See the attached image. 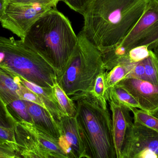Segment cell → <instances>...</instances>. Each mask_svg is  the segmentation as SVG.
Masks as SVG:
<instances>
[{"label":"cell","mask_w":158,"mask_h":158,"mask_svg":"<svg viewBox=\"0 0 158 158\" xmlns=\"http://www.w3.org/2000/svg\"><path fill=\"white\" fill-rule=\"evenodd\" d=\"M150 0H92L79 32L102 54L113 51L132 29Z\"/></svg>","instance_id":"cell-1"},{"label":"cell","mask_w":158,"mask_h":158,"mask_svg":"<svg viewBox=\"0 0 158 158\" xmlns=\"http://www.w3.org/2000/svg\"><path fill=\"white\" fill-rule=\"evenodd\" d=\"M54 69L57 79L64 71L78 42L71 22L52 8L31 27L24 40Z\"/></svg>","instance_id":"cell-2"},{"label":"cell","mask_w":158,"mask_h":158,"mask_svg":"<svg viewBox=\"0 0 158 158\" xmlns=\"http://www.w3.org/2000/svg\"><path fill=\"white\" fill-rule=\"evenodd\" d=\"M76 118L85 150V158H117L112 119L90 93L72 97Z\"/></svg>","instance_id":"cell-3"},{"label":"cell","mask_w":158,"mask_h":158,"mask_svg":"<svg viewBox=\"0 0 158 158\" xmlns=\"http://www.w3.org/2000/svg\"><path fill=\"white\" fill-rule=\"evenodd\" d=\"M0 67L44 88L57 82L54 69L22 40L0 36Z\"/></svg>","instance_id":"cell-4"},{"label":"cell","mask_w":158,"mask_h":158,"mask_svg":"<svg viewBox=\"0 0 158 158\" xmlns=\"http://www.w3.org/2000/svg\"><path fill=\"white\" fill-rule=\"evenodd\" d=\"M71 57L57 82L69 96L90 93L97 77L106 72L103 54L79 33Z\"/></svg>","instance_id":"cell-5"},{"label":"cell","mask_w":158,"mask_h":158,"mask_svg":"<svg viewBox=\"0 0 158 158\" xmlns=\"http://www.w3.org/2000/svg\"><path fill=\"white\" fill-rule=\"evenodd\" d=\"M146 46L152 50L158 46V0H150L139 20L113 51L103 54L105 68L110 69L118 58L133 48Z\"/></svg>","instance_id":"cell-6"},{"label":"cell","mask_w":158,"mask_h":158,"mask_svg":"<svg viewBox=\"0 0 158 158\" xmlns=\"http://www.w3.org/2000/svg\"><path fill=\"white\" fill-rule=\"evenodd\" d=\"M52 7L19 4L7 2L1 23L2 27L23 40L31 27Z\"/></svg>","instance_id":"cell-7"},{"label":"cell","mask_w":158,"mask_h":158,"mask_svg":"<svg viewBox=\"0 0 158 158\" xmlns=\"http://www.w3.org/2000/svg\"><path fill=\"white\" fill-rule=\"evenodd\" d=\"M144 150L153 151L158 156V132L133 123L129 127L121 158H134Z\"/></svg>","instance_id":"cell-8"},{"label":"cell","mask_w":158,"mask_h":158,"mask_svg":"<svg viewBox=\"0 0 158 158\" xmlns=\"http://www.w3.org/2000/svg\"><path fill=\"white\" fill-rule=\"evenodd\" d=\"M117 85L125 88L139 103L140 109L152 114L158 110V85L145 80L125 78Z\"/></svg>","instance_id":"cell-9"},{"label":"cell","mask_w":158,"mask_h":158,"mask_svg":"<svg viewBox=\"0 0 158 158\" xmlns=\"http://www.w3.org/2000/svg\"><path fill=\"white\" fill-rule=\"evenodd\" d=\"M58 124L61 132L58 142L66 155L73 158H85V150L76 118L63 115Z\"/></svg>","instance_id":"cell-10"},{"label":"cell","mask_w":158,"mask_h":158,"mask_svg":"<svg viewBox=\"0 0 158 158\" xmlns=\"http://www.w3.org/2000/svg\"><path fill=\"white\" fill-rule=\"evenodd\" d=\"M112 112V133L117 158H121L128 130L133 123L129 109L120 106L109 98H107Z\"/></svg>","instance_id":"cell-11"},{"label":"cell","mask_w":158,"mask_h":158,"mask_svg":"<svg viewBox=\"0 0 158 158\" xmlns=\"http://www.w3.org/2000/svg\"><path fill=\"white\" fill-rule=\"evenodd\" d=\"M25 101L33 125L44 133L59 140L61 136L60 128L57 121L51 113L38 104Z\"/></svg>","instance_id":"cell-12"},{"label":"cell","mask_w":158,"mask_h":158,"mask_svg":"<svg viewBox=\"0 0 158 158\" xmlns=\"http://www.w3.org/2000/svg\"><path fill=\"white\" fill-rule=\"evenodd\" d=\"M20 85L18 75L0 67V100L7 106L20 99L19 94Z\"/></svg>","instance_id":"cell-13"},{"label":"cell","mask_w":158,"mask_h":158,"mask_svg":"<svg viewBox=\"0 0 158 158\" xmlns=\"http://www.w3.org/2000/svg\"><path fill=\"white\" fill-rule=\"evenodd\" d=\"M19 81L21 84L36 94L44 103L46 109L51 113L58 123L62 116L64 115L60 108L53 92L52 88H44L27 81L19 76Z\"/></svg>","instance_id":"cell-14"},{"label":"cell","mask_w":158,"mask_h":158,"mask_svg":"<svg viewBox=\"0 0 158 158\" xmlns=\"http://www.w3.org/2000/svg\"><path fill=\"white\" fill-rule=\"evenodd\" d=\"M106 94L107 98H110L117 104L129 109L131 111L133 108L140 109L136 99L122 86L116 85L108 90Z\"/></svg>","instance_id":"cell-15"},{"label":"cell","mask_w":158,"mask_h":158,"mask_svg":"<svg viewBox=\"0 0 158 158\" xmlns=\"http://www.w3.org/2000/svg\"><path fill=\"white\" fill-rule=\"evenodd\" d=\"M135 63L118 64L111 70L105 72V82L106 91L117 85L122 80L126 78L132 70Z\"/></svg>","instance_id":"cell-16"},{"label":"cell","mask_w":158,"mask_h":158,"mask_svg":"<svg viewBox=\"0 0 158 158\" xmlns=\"http://www.w3.org/2000/svg\"><path fill=\"white\" fill-rule=\"evenodd\" d=\"M52 90L56 99L64 115L76 117L77 110L75 101L69 97L57 82L55 84Z\"/></svg>","instance_id":"cell-17"},{"label":"cell","mask_w":158,"mask_h":158,"mask_svg":"<svg viewBox=\"0 0 158 158\" xmlns=\"http://www.w3.org/2000/svg\"><path fill=\"white\" fill-rule=\"evenodd\" d=\"M6 106L17 123L26 122L33 124L25 100L22 99L14 100L8 104Z\"/></svg>","instance_id":"cell-18"},{"label":"cell","mask_w":158,"mask_h":158,"mask_svg":"<svg viewBox=\"0 0 158 158\" xmlns=\"http://www.w3.org/2000/svg\"><path fill=\"white\" fill-rule=\"evenodd\" d=\"M146 81L158 85V60L152 50L149 56L143 60Z\"/></svg>","instance_id":"cell-19"},{"label":"cell","mask_w":158,"mask_h":158,"mask_svg":"<svg viewBox=\"0 0 158 158\" xmlns=\"http://www.w3.org/2000/svg\"><path fill=\"white\" fill-rule=\"evenodd\" d=\"M105 72L100 73L97 77L94 88L90 94L98 101L104 109H107V99L105 82Z\"/></svg>","instance_id":"cell-20"},{"label":"cell","mask_w":158,"mask_h":158,"mask_svg":"<svg viewBox=\"0 0 158 158\" xmlns=\"http://www.w3.org/2000/svg\"><path fill=\"white\" fill-rule=\"evenodd\" d=\"M134 123L141 124L158 132V118L142 110L133 108Z\"/></svg>","instance_id":"cell-21"},{"label":"cell","mask_w":158,"mask_h":158,"mask_svg":"<svg viewBox=\"0 0 158 158\" xmlns=\"http://www.w3.org/2000/svg\"><path fill=\"white\" fill-rule=\"evenodd\" d=\"M150 53V50L148 49L147 46H139L133 48L127 53V54L119 57L118 59H123L131 63H137L143 61L148 57Z\"/></svg>","instance_id":"cell-22"},{"label":"cell","mask_w":158,"mask_h":158,"mask_svg":"<svg viewBox=\"0 0 158 158\" xmlns=\"http://www.w3.org/2000/svg\"><path fill=\"white\" fill-rule=\"evenodd\" d=\"M17 123L11 116L6 105L0 100V127L14 129Z\"/></svg>","instance_id":"cell-23"},{"label":"cell","mask_w":158,"mask_h":158,"mask_svg":"<svg viewBox=\"0 0 158 158\" xmlns=\"http://www.w3.org/2000/svg\"><path fill=\"white\" fill-rule=\"evenodd\" d=\"M14 129L0 127V145L10 146L19 152Z\"/></svg>","instance_id":"cell-24"},{"label":"cell","mask_w":158,"mask_h":158,"mask_svg":"<svg viewBox=\"0 0 158 158\" xmlns=\"http://www.w3.org/2000/svg\"><path fill=\"white\" fill-rule=\"evenodd\" d=\"M19 94L20 99L38 104L47 109L44 103L42 101L40 97L34 92H32L21 84Z\"/></svg>","instance_id":"cell-25"},{"label":"cell","mask_w":158,"mask_h":158,"mask_svg":"<svg viewBox=\"0 0 158 158\" xmlns=\"http://www.w3.org/2000/svg\"><path fill=\"white\" fill-rule=\"evenodd\" d=\"M7 2L19 4L40 5L56 8L60 0H6Z\"/></svg>","instance_id":"cell-26"},{"label":"cell","mask_w":158,"mask_h":158,"mask_svg":"<svg viewBox=\"0 0 158 158\" xmlns=\"http://www.w3.org/2000/svg\"><path fill=\"white\" fill-rule=\"evenodd\" d=\"M92 0H60L71 9L82 15L85 9Z\"/></svg>","instance_id":"cell-27"},{"label":"cell","mask_w":158,"mask_h":158,"mask_svg":"<svg viewBox=\"0 0 158 158\" xmlns=\"http://www.w3.org/2000/svg\"><path fill=\"white\" fill-rule=\"evenodd\" d=\"M126 78H133L146 81L145 70L143 61L135 63L131 73Z\"/></svg>","instance_id":"cell-28"},{"label":"cell","mask_w":158,"mask_h":158,"mask_svg":"<svg viewBox=\"0 0 158 158\" xmlns=\"http://www.w3.org/2000/svg\"><path fill=\"white\" fill-rule=\"evenodd\" d=\"M0 158H22L19 152L8 145H0Z\"/></svg>","instance_id":"cell-29"},{"label":"cell","mask_w":158,"mask_h":158,"mask_svg":"<svg viewBox=\"0 0 158 158\" xmlns=\"http://www.w3.org/2000/svg\"><path fill=\"white\" fill-rule=\"evenodd\" d=\"M41 150H42L47 158H71L67 156H64L63 155H60V154H56L53 152L45 151L42 149H41Z\"/></svg>","instance_id":"cell-30"},{"label":"cell","mask_w":158,"mask_h":158,"mask_svg":"<svg viewBox=\"0 0 158 158\" xmlns=\"http://www.w3.org/2000/svg\"><path fill=\"white\" fill-rule=\"evenodd\" d=\"M6 3V0H0V22L4 15Z\"/></svg>","instance_id":"cell-31"},{"label":"cell","mask_w":158,"mask_h":158,"mask_svg":"<svg viewBox=\"0 0 158 158\" xmlns=\"http://www.w3.org/2000/svg\"><path fill=\"white\" fill-rule=\"evenodd\" d=\"M158 60V46L152 50Z\"/></svg>","instance_id":"cell-32"},{"label":"cell","mask_w":158,"mask_h":158,"mask_svg":"<svg viewBox=\"0 0 158 158\" xmlns=\"http://www.w3.org/2000/svg\"><path fill=\"white\" fill-rule=\"evenodd\" d=\"M151 115H153L154 117H156V118H158V110H157L156 111H155L154 113L151 114Z\"/></svg>","instance_id":"cell-33"}]
</instances>
